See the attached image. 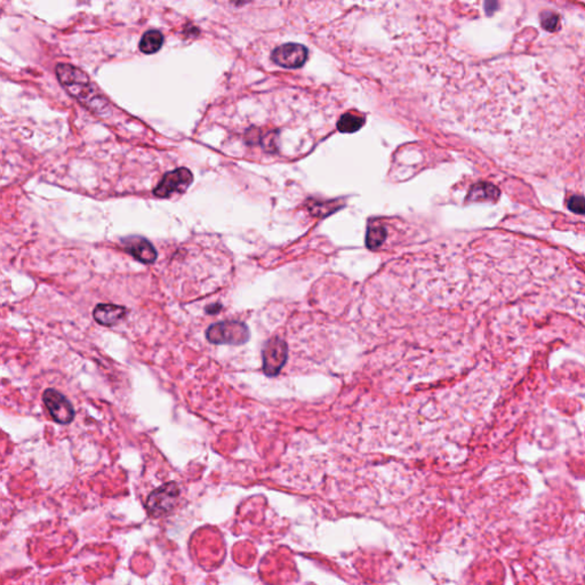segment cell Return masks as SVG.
Wrapping results in <instances>:
<instances>
[{"instance_id":"6da1fadb","label":"cell","mask_w":585,"mask_h":585,"mask_svg":"<svg viewBox=\"0 0 585 585\" xmlns=\"http://www.w3.org/2000/svg\"><path fill=\"white\" fill-rule=\"evenodd\" d=\"M467 129L501 142L513 163L544 165L585 136V102L563 74L533 58L485 62L462 88Z\"/></svg>"},{"instance_id":"7a4b0ae2","label":"cell","mask_w":585,"mask_h":585,"mask_svg":"<svg viewBox=\"0 0 585 585\" xmlns=\"http://www.w3.org/2000/svg\"><path fill=\"white\" fill-rule=\"evenodd\" d=\"M56 76L62 86L87 109L99 115L109 113V102L96 90L85 72L71 64L60 63L56 65Z\"/></svg>"},{"instance_id":"3957f363","label":"cell","mask_w":585,"mask_h":585,"mask_svg":"<svg viewBox=\"0 0 585 585\" xmlns=\"http://www.w3.org/2000/svg\"><path fill=\"white\" fill-rule=\"evenodd\" d=\"M206 339L211 344L243 346L250 339V328L239 320H223L213 323L206 330Z\"/></svg>"},{"instance_id":"277c9868","label":"cell","mask_w":585,"mask_h":585,"mask_svg":"<svg viewBox=\"0 0 585 585\" xmlns=\"http://www.w3.org/2000/svg\"><path fill=\"white\" fill-rule=\"evenodd\" d=\"M179 494H181L179 487L174 481H170L156 488L150 495L147 496V503H145V508L149 515L154 518H160L168 515L170 512L173 511Z\"/></svg>"},{"instance_id":"5b68a950","label":"cell","mask_w":585,"mask_h":585,"mask_svg":"<svg viewBox=\"0 0 585 585\" xmlns=\"http://www.w3.org/2000/svg\"><path fill=\"white\" fill-rule=\"evenodd\" d=\"M287 358V343L279 336H273L262 348L263 373L268 378H275L285 366Z\"/></svg>"},{"instance_id":"8992f818","label":"cell","mask_w":585,"mask_h":585,"mask_svg":"<svg viewBox=\"0 0 585 585\" xmlns=\"http://www.w3.org/2000/svg\"><path fill=\"white\" fill-rule=\"evenodd\" d=\"M193 181V176L188 168L181 167L163 175L154 195L159 198H170L174 193H182L189 188Z\"/></svg>"},{"instance_id":"52a82bcc","label":"cell","mask_w":585,"mask_h":585,"mask_svg":"<svg viewBox=\"0 0 585 585\" xmlns=\"http://www.w3.org/2000/svg\"><path fill=\"white\" fill-rule=\"evenodd\" d=\"M42 400L55 422L65 426L74 421L76 414L74 406L61 392L55 389H47L42 394Z\"/></svg>"},{"instance_id":"ba28073f","label":"cell","mask_w":585,"mask_h":585,"mask_svg":"<svg viewBox=\"0 0 585 585\" xmlns=\"http://www.w3.org/2000/svg\"><path fill=\"white\" fill-rule=\"evenodd\" d=\"M307 51L304 46L298 44H285L279 46L272 51V61L282 67L295 69L300 67L307 61Z\"/></svg>"},{"instance_id":"9c48e42d","label":"cell","mask_w":585,"mask_h":585,"mask_svg":"<svg viewBox=\"0 0 585 585\" xmlns=\"http://www.w3.org/2000/svg\"><path fill=\"white\" fill-rule=\"evenodd\" d=\"M122 246L128 254L143 264H152L157 259V250L147 238L131 236L122 240Z\"/></svg>"},{"instance_id":"30bf717a","label":"cell","mask_w":585,"mask_h":585,"mask_svg":"<svg viewBox=\"0 0 585 585\" xmlns=\"http://www.w3.org/2000/svg\"><path fill=\"white\" fill-rule=\"evenodd\" d=\"M128 310L122 305L101 303L96 305L93 311L94 319L102 326H113L125 318Z\"/></svg>"},{"instance_id":"8fae6325","label":"cell","mask_w":585,"mask_h":585,"mask_svg":"<svg viewBox=\"0 0 585 585\" xmlns=\"http://www.w3.org/2000/svg\"><path fill=\"white\" fill-rule=\"evenodd\" d=\"M163 44V35L158 30L145 32L140 42V51L144 54H154L159 51Z\"/></svg>"},{"instance_id":"7c38bea8","label":"cell","mask_w":585,"mask_h":585,"mask_svg":"<svg viewBox=\"0 0 585 585\" xmlns=\"http://www.w3.org/2000/svg\"><path fill=\"white\" fill-rule=\"evenodd\" d=\"M364 125V119L352 113L343 115L337 122V128L342 133H355Z\"/></svg>"},{"instance_id":"4fadbf2b","label":"cell","mask_w":585,"mask_h":585,"mask_svg":"<svg viewBox=\"0 0 585 585\" xmlns=\"http://www.w3.org/2000/svg\"><path fill=\"white\" fill-rule=\"evenodd\" d=\"M385 238H387V232L384 230V227L380 225L369 227L366 236V245L371 250H378V247L382 246V243L385 241Z\"/></svg>"},{"instance_id":"5bb4252c","label":"cell","mask_w":585,"mask_h":585,"mask_svg":"<svg viewBox=\"0 0 585 585\" xmlns=\"http://www.w3.org/2000/svg\"><path fill=\"white\" fill-rule=\"evenodd\" d=\"M568 207L570 211H574L576 214H585V198L581 195H576L570 198L568 202Z\"/></svg>"},{"instance_id":"9a60e30c","label":"cell","mask_w":585,"mask_h":585,"mask_svg":"<svg viewBox=\"0 0 585 585\" xmlns=\"http://www.w3.org/2000/svg\"><path fill=\"white\" fill-rule=\"evenodd\" d=\"M221 310V305L220 304H216V305H211L209 309H207L208 314H216L218 311Z\"/></svg>"}]
</instances>
